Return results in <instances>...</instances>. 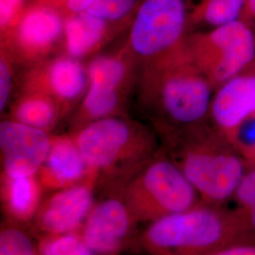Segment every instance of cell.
<instances>
[{
    "instance_id": "6da1fadb",
    "label": "cell",
    "mask_w": 255,
    "mask_h": 255,
    "mask_svg": "<svg viewBox=\"0 0 255 255\" xmlns=\"http://www.w3.org/2000/svg\"><path fill=\"white\" fill-rule=\"evenodd\" d=\"M136 242L149 255H209L255 238L237 209L202 202L146 225Z\"/></svg>"
},
{
    "instance_id": "7a4b0ae2",
    "label": "cell",
    "mask_w": 255,
    "mask_h": 255,
    "mask_svg": "<svg viewBox=\"0 0 255 255\" xmlns=\"http://www.w3.org/2000/svg\"><path fill=\"white\" fill-rule=\"evenodd\" d=\"M73 139L104 190L120 185L157 153L148 131L119 118L94 120Z\"/></svg>"
},
{
    "instance_id": "3957f363",
    "label": "cell",
    "mask_w": 255,
    "mask_h": 255,
    "mask_svg": "<svg viewBox=\"0 0 255 255\" xmlns=\"http://www.w3.org/2000/svg\"><path fill=\"white\" fill-rule=\"evenodd\" d=\"M119 186L137 222L147 225L202 203L179 166L158 153Z\"/></svg>"
},
{
    "instance_id": "277c9868",
    "label": "cell",
    "mask_w": 255,
    "mask_h": 255,
    "mask_svg": "<svg viewBox=\"0 0 255 255\" xmlns=\"http://www.w3.org/2000/svg\"><path fill=\"white\" fill-rule=\"evenodd\" d=\"M170 155L202 202L207 204L224 206L234 198L246 173L240 157L210 140L189 138L175 141Z\"/></svg>"
},
{
    "instance_id": "5b68a950",
    "label": "cell",
    "mask_w": 255,
    "mask_h": 255,
    "mask_svg": "<svg viewBox=\"0 0 255 255\" xmlns=\"http://www.w3.org/2000/svg\"><path fill=\"white\" fill-rule=\"evenodd\" d=\"M186 20V0H141L129 31L132 51L146 59L164 53L180 40Z\"/></svg>"
},
{
    "instance_id": "8992f818",
    "label": "cell",
    "mask_w": 255,
    "mask_h": 255,
    "mask_svg": "<svg viewBox=\"0 0 255 255\" xmlns=\"http://www.w3.org/2000/svg\"><path fill=\"white\" fill-rule=\"evenodd\" d=\"M96 201L80 233L95 255H119L132 241L139 224L119 186L104 190Z\"/></svg>"
},
{
    "instance_id": "52a82bcc",
    "label": "cell",
    "mask_w": 255,
    "mask_h": 255,
    "mask_svg": "<svg viewBox=\"0 0 255 255\" xmlns=\"http://www.w3.org/2000/svg\"><path fill=\"white\" fill-rule=\"evenodd\" d=\"M51 146L46 130L29 127L15 120L0 124V147L3 174L8 178L37 176Z\"/></svg>"
},
{
    "instance_id": "ba28073f",
    "label": "cell",
    "mask_w": 255,
    "mask_h": 255,
    "mask_svg": "<svg viewBox=\"0 0 255 255\" xmlns=\"http://www.w3.org/2000/svg\"><path fill=\"white\" fill-rule=\"evenodd\" d=\"M92 180L55 191L42 201L32 219L42 236L79 232L96 203Z\"/></svg>"
},
{
    "instance_id": "9c48e42d",
    "label": "cell",
    "mask_w": 255,
    "mask_h": 255,
    "mask_svg": "<svg viewBox=\"0 0 255 255\" xmlns=\"http://www.w3.org/2000/svg\"><path fill=\"white\" fill-rule=\"evenodd\" d=\"M156 86L162 109L178 123H194L203 118L208 111L211 100L209 85L196 74H166Z\"/></svg>"
},
{
    "instance_id": "30bf717a",
    "label": "cell",
    "mask_w": 255,
    "mask_h": 255,
    "mask_svg": "<svg viewBox=\"0 0 255 255\" xmlns=\"http://www.w3.org/2000/svg\"><path fill=\"white\" fill-rule=\"evenodd\" d=\"M37 178L43 190L51 191L92 180L97 182L73 137L68 136L51 137L49 153Z\"/></svg>"
},
{
    "instance_id": "8fae6325",
    "label": "cell",
    "mask_w": 255,
    "mask_h": 255,
    "mask_svg": "<svg viewBox=\"0 0 255 255\" xmlns=\"http://www.w3.org/2000/svg\"><path fill=\"white\" fill-rule=\"evenodd\" d=\"M13 24V36L19 49L29 56L47 51L64 29V20L57 5L46 0H40L21 12Z\"/></svg>"
},
{
    "instance_id": "7c38bea8",
    "label": "cell",
    "mask_w": 255,
    "mask_h": 255,
    "mask_svg": "<svg viewBox=\"0 0 255 255\" xmlns=\"http://www.w3.org/2000/svg\"><path fill=\"white\" fill-rule=\"evenodd\" d=\"M209 41L220 52L214 68V76L218 81L231 79L255 57L254 34L239 20L216 27L210 33Z\"/></svg>"
},
{
    "instance_id": "4fadbf2b",
    "label": "cell",
    "mask_w": 255,
    "mask_h": 255,
    "mask_svg": "<svg viewBox=\"0 0 255 255\" xmlns=\"http://www.w3.org/2000/svg\"><path fill=\"white\" fill-rule=\"evenodd\" d=\"M255 112V77L230 80L219 90L212 104L215 121L220 127H237Z\"/></svg>"
},
{
    "instance_id": "5bb4252c",
    "label": "cell",
    "mask_w": 255,
    "mask_h": 255,
    "mask_svg": "<svg viewBox=\"0 0 255 255\" xmlns=\"http://www.w3.org/2000/svg\"><path fill=\"white\" fill-rule=\"evenodd\" d=\"M2 203L10 221L19 223L34 219L42 203L43 188L37 176L2 179Z\"/></svg>"
},
{
    "instance_id": "9a60e30c",
    "label": "cell",
    "mask_w": 255,
    "mask_h": 255,
    "mask_svg": "<svg viewBox=\"0 0 255 255\" xmlns=\"http://www.w3.org/2000/svg\"><path fill=\"white\" fill-rule=\"evenodd\" d=\"M108 23L87 12L68 14L64 19L66 48L73 57H81L98 46L107 33Z\"/></svg>"
},
{
    "instance_id": "2e32d148",
    "label": "cell",
    "mask_w": 255,
    "mask_h": 255,
    "mask_svg": "<svg viewBox=\"0 0 255 255\" xmlns=\"http://www.w3.org/2000/svg\"><path fill=\"white\" fill-rule=\"evenodd\" d=\"M86 78L82 65L71 58L55 60L46 68L45 79L49 93L63 101L77 99L85 88Z\"/></svg>"
},
{
    "instance_id": "e0dca14e",
    "label": "cell",
    "mask_w": 255,
    "mask_h": 255,
    "mask_svg": "<svg viewBox=\"0 0 255 255\" xmlns=\"http://www.w3.org/2000/svg\"><path fill=\"white\" fill-rule=\"evenodd\" d=\"M15 121L46 130L57 118L54 102L44 94H31L19 101L14 109Z\"/></svg>"
},
{
    "instance_id": "ac0fdd59",
    "label": "cell",
    "mask_w": 255,
    "mask_h": 255,
    "mask_svg": "<svg viewBox=\"0 0 255 255\" xmlns=\"http://www.w3.org/2000/svg\"><path fill=\"white\" fill-rule=\"evenodd\" d=\"M126 65L116 57H99L92 61L88 67V79L91 85L119 89L125 81Z\"/></svg>"
},
{
    "instance_id": "d6986e66",
    "label": "cell",
    "mask_w": 255,
    "mask_h": 255,
    "mask_svg": "<svg viewBox=\"0 0 255 255\" xmlns=\"http://www.w3.org/2000/svg\"><path fill=\"white\" fill-rule=\"evenodd\" d=\"M38 250L40 255H95L79 232L42 236Z\"/></svg>"
},
{
    "instance_id": "ffe728a7",
    "label": "cell",
    "mask_w": 255,
    "mask_h": 255,
    "mask_svg": "<svg viewBox=\"0 0 255 255\" xmlns=\"http://www.w3.org/2000/svg\"><path fill=\"white\" fill-rule=\"evenodd\" d=\"M247 0H203L198 14L210 26L218 27L237 21Z\"/></svg>"
},
{
    "instance_id": "44dd1931",
    "label": "cell",
    "mask_w": 255,
    "mask_h": 255,
    "mask_svg": "<svg viewBox=\"0 0 255 255\" xmlns=\"http://www.w3.org/2000/svg\"><path fill=\"white\" fill-rule=\"evenodd\" d=\"M119 103V92L117 89L89 85L82 107L84 112L94 120L108 118Z\"/></svg>"
},
{
    "instance_id": "7402d4cb",
    "label": "cell",
    "mask_w": 255,
    "mask_h": 255,
    "mask_svg": "<svg viewBox=\"0 0 255 255\" xmlns=\"http://www.w3.org/2000/svg\"><path fill=\"white\" fill-rule=\"evenodd\" d=\"M0 255H40L31 238L9 220L0 231Z\"/></svg>"
},
{
    "instance_id": "603a6c76",
    "label": "cell",
    "mask_w": 255,
    "mask_h": 255,
    "mask_svg": "<svg viewBox=\"0 0 255 255\" xmlns=\"http://www.w3.org/2000/svg\"><path fill=\"white\" fill-rule=\"evenodd\" d=\"M138 0H96L87 9V13L106 23L119 22L127 18L132 9H136Z\"/></svg>"
},
{
    "instance_id": "cb8c5ba5",
    "label": "cell",
    "mask_w": 255,
    "mask_h": 255,
    "mask_svg": "<svg viewBox=\"0 0 255 255\" xmlns=\"http://www.w3.org/2000/svg\"><path fill=\"white\" fill-rule=\"evenodd\" d=\"M233 199L237 208L255 209V169L243 176Z\"/></svg>"
},
{
    "instance_id": "d4e9b609",
    "label": "cell",
    "mask_w": 255,
    "mask_h": 255,
    "mask_svg": "<svg viewBox=\"0 0 255 255\" xmlns=\"http://www.w3.org/2000/svg\"><path fill=\"white\" fill-rule=\"evenodd\" d=\"M23 0H0V22L1 27L11 26L18 17Z\"/></svg>"
},
{
    "instance_id": "484cf974",
    "label": "cell",
    "mask_w": 255,
    "mask_h": 255,
    "mask_svg": "<svg viewBox=\"0 0 255 255\" xmlns=\"http://www.w3.org/2000/svg\"><path fill=\"white\" fill-rule=\"evenodd\" d=\"M11 90V72L7 60L2 57L0 62V109H4Z\"/></svg>"
},
{
    "instance_id": "4316f807",
    "label": "cell",
    "mask_w": 255,
    "mask_h": 255,
    "mask_svg": "<svg viewBox=\"0 0 255 255\" xmlns=\"http://www.w3.org/2000/svg\"><path fill=\"white\" fill-rule=\"evenodd\" d=\"M209 255H255V243L231 245Z\"/></svg>"
},
{
    "instance_id": "83f0119b",
    "label": "cell",
    "mask_w": 255,
    "mask_h": 255,
    "mask_svg": "<svg viewBox=\"0 0 255 255\" xmlns=\"http://www.w3.org/2000/svg\"><path fill=\"white\" fill-rule=\"evenodd\" d=\"M96 0H65L64 7L68 14H78L87 11Z\"/></svg>"
},
{
    "instance_id": "f1b7e54d",
    "label": "cell",
    "mask_w": 255,
    "mask_h": 255,
    "mask_svg": "<svg viewBox=\"0 0 255 255\" xmlns=\"http://www.w3.org/2000/svg\"><path fill=\"white\" fill-rule=\"evenodd\" d=\"M245 143L249 146L255 145V123H253L250 127L246 128L245 134H244Z\"/></svg>"
},
{
    "instance_id": "f546056e",
    "label": "cell",
    "mask_w": 255,
    "mask_h": 255,
    "mask_svg": "<svg viewBox=\"0 0 255 255\" xmlns=\"http://www.w3.org/2000/svg\"><path fill=\"white\" fill-rule=\"evenodd\" d=\"M247 4L250 11L255 16V0H247Z\"/></svg>"
},
{
    "instance_id": "4dcf8cb0",
    "label": "cell",
    "mask_w": 255,
    "mask_h": 255,
    "mask_svg": "<svg viewBox=\"0 0 255 255\" xmlns=\"http://www.w3.org/2000/svg\"><path fill=\"white\" fill-rule=\"evenodd\" d=\"M50 3H58V2H65V0H46Z\"/></svg>"
}]
</instances>
